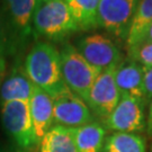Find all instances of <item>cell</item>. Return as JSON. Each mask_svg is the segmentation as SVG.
I'll use <instances>...</instances> for the list:
<instances>
[{
	"label": "cell",
	"mask_w": 152,
	"mask_h": 152,
	"mask_svg": "<svg viewBox=\"0 0 152 152\" xmlns=\"http://www.w3.org/2000/svg\"><path fill=\"white\" fill-rule=\"evenodd\" d=\"M24 70L35 87L53 98L66 89L61 72L60 51L48 42L38 41L25 58Z\"/></svg>",
	"instance_id": "cell-1"
},
{
	"label": "cell",
	"mask_w": 152,
	"mask_h": 152,
	"mask_svg": "<svg viewBox=\"0 0 152 152\" xmlns=\"http://www.w3.org/2000/svg\"><path fill=\"white\" fill-rule=\"evenodd\" d=\"M33 34L52 42H61L78 32L65 0H36L33 14Z\"/></svg>",
	"instance_id": "cell-2"
},
{
	"label": "cell",
	"mask_w": 152,
	"mask_h": 152,
	"mask_svg": "<svg viewBox=\"0 0 152 152\" xmlns=\"http://www.w3.org/2000/svg\"><path fill=\"white\" fill-rule=\"evenodd\" d=\"M60 60L65 86L87 104L92 85L102 71L88 63L70 43H64L61 48Z\"/></svg>",
	"instance_id": "cell-3"
},
{
	"label": "cell",
	"mask_w": 152,
	"mask_h": 152,
	"mask_svg": "<svg viewBox=\"0 0 152 152\" xmlns=\"http://www.w3.org/2000/svg\"><path fill=\"white\" fill-rule=\"evenodd\" d=\"M0 114L6 133L20 150L27 151L37 144L38 140L35 135L28 102L15 100L1 104Z\"/></svg>",
	"instance_id": "cell-4"
},
{
	"label": "cell",
	"mask_w": 152,
	"mask_h": 152,
	"mask_svg": "<svg viewBox=\"0 0 152 152\" xmlns=\"http://www.w3.org/2000/svg\"><path fill=\"white\" fill-rule=\"evenodd\" d=\"M139 0H100L98 6V27L121 39L129 36Z\"/></svg>",
	"instance_id": "cell-5"
},
{
	"label": "cell",
	"mask_w": 152,
	"mask_h": 152,
	"mask_svg": "<svg viewBox=\"0 0 152 152\" xmlns=\"http://www.w3.org/2000/svg\"><path fill=\"white\" fill-rule=\"evenodd\" d=\"M77 50L88 63L100 71L115 69L123 61L117 45L102 34H89L78 39Z\"/></svg>",
	"instance_id": "cell-6"
},
{
	"label": "cell",
	"mask_w": 152,
	"mask_h": 152,
	"mask_svg": "<svg viewBox=\"0 0 152 152\" xmlns=\"http://www.w3.org/2000/svg\"><path fill=\"white\" fill-rule=\"evenodd\" d=\"M115 69L102 71L92 85L87 106L98 123L105 124L121 99L115 82Z\"/></svg>",
	"instance_id": "cell-7"
},
{
	"label": "cell",
	"mask_w": 152,
	"mask_h": 152,
	"mask_svg": "<svg viewBox=\"0 0 152 152\" xmlns=\"http://www.w3.org/2000/svg\"><path fill=\"white\" fill-rule=\"evenodd\" d=\"M1 4L8 43L11 39L20 44L34 36L32 23L36 0H1Z\"/></svg>",
	"instance_id": "cell-8"
},
{
	"label": "cell",
	"mask_w": 152,
	"mask_h": 152,
	"mask_svg": "<svg viewBox=\"0 0 152 152\" xmlns=\"http://www.w3.org/2000/svg\"><path fill=\"white\" fill-rule=\"evenodd\" d=\"M54 123L64 127H80L95 122L87 104L66 88L53 97Z\"/></svg>",
	"instance_id": "cell-9"
},
{
	"label": "cell",
	"mask_w": 152,
	"mask_h": 152,
	"mask_svg": "<svg viewBox=\"0 0 152 152\" xmlns=\"http://www.w3.org/2000/svg\"><path fill=\"white\" fill-rule=\"evenodd\" d=\"M145 103L132 97H121L117 106L106 121V129L115 132H141L147 126L144 115Z\"/></svg>",
	"instance_id": "cell-10"
},
{
	"label": "cell",
	"mask_w": 152,
	"mask_h": 152,
	"mask_svg": "<svg viewBox=\"0 0 152 152\" xmlns=\"http://www.w3.org/2000/svg\"><path fill=\"white\" fill-rule=\"evenodd\" d=\"M29 113L38 143L46 132L53 126V98L41 88L34 87L29 102Z\"/></svg>",
	"instance_id": "cell-11"
},
{
	"label": "cell",
	"mask_w": 152,
	"mask_h": 152,
	"mask_svg": "<svg viewBox=\"0 0 152 152\" xmlns=\"http://www.w3.org/2000/svg\"><path fill=\"white\" fill-rule=\"evenodd\" d=\"M115 82L121 97H132L144 102L143 66L130 59L123 60L115 70Z\"/></svg>",
	"instance_id": "cell-12"
},
{
	"label": "cell",
	"mask_w": 152,
	"mask_h": 152,
	"mask_svg": "<svg viewBox=\"0 0 152 152\" xmlns=\"http://www.w3.org/2000/svg\"><path fill=\"white\" fill-rule=\"evenodd\" d=\"M34 85L27 77L24 66H16L6 77L0 88V105L8 102H29Z\"/></svg>",
	"instance_id": "cell-13"
},
{
	"label": "cell",
	"mask_w": 152,
	"mask_h": 152,
	"mask_svg": "<svg viewBox=\"0 0 152 152\" xmlns=\"http://www.w3.org/2000/svg\"><path fill=\"white\" fill-rule=\"evenodd\" d=\"M79 152H103L107 131L98 122L80 127H68Z\"/></svg>",
	"instance_id": "cell-14"
},
{
	"label": "cell",
	"mask_w": 152,
	"mask_h": 152,
	"mask_svg": "<svg viewBox=\"0 0 152 152\" xmlns=\"http://www.w3.org/2000/svg\"><path fill=\"white\" fill-rule=\"evenodd\" d=\"M100 0H65L79 31L98 28V6Z\"/></svg>",
	"instance_id": "cell-15"
},
{
	"label": "cell",
	"mask_w": 152,
	"mask_h": 152,
	"mask_svg": "<svg viewBox=\"0 0 152 152\" xmlns=\"http://www.w3.org/2000/svg\"><path fill=\"white\" fill-rule=\"evenodd\" d=\"M38 152H79L71 136L70 130L53 125L39 141Z\"/></svg>",
	"instance_id": "cell-16"
},
{
	"label": "cell",
	"mask_w": 152,
	"mask_h": 152,
	"mask_svg": "<svg viewBox=\"0 0 152 152\" xmlns=\"http://www.w3.org/2000/svg\"><path fill=\"white\" fill-rule=\"evenodd\" d=\"M103 152H147V143L139 134L116 132L106 137Z\"/></svg>",
	"instance_id": "cell-17"
},
{
	"label": "cell",
	"mask_w": 152,
	"mask_h": 152,
	"mask_svg": "<svg viewBox=\"0 0 152 152\" xmlns=\"http://www.w3.org/2000/svg\"><path fill=\"white\" fill-rule=\"evenodd\" d=\"M152 23V0H139L134 18L131 25L129 36L126 38V48L135 44L144 29Z\"/></svg>",
	"instance_id": "cell-18"
},
{
	"label": "cell",
	"mask_w": 152,
	"mask_h": 152,
	"mask_svg": "<svg viewBox=\"0 0 152 152\" xmlns=\"http://www.w3.org/2000/svg\"><path fill=\"white\" fill-rule=\"evenodd\" d=\"M127 59L134 61L143 68L152 66V43H139L126 48Z\"/></svg>",
	"instance_id": "cell-19"
},
{
	"label": "cell",
	"mask_w": 152,
	"mask_h": 152,
	"mask_svg": "<svg viewBox=\"0 0 152 152\" xmlns=\"http://www.w3.org/2000/svg\"><path fill=\"white\" fill-rule=\"evenodd\" d=\"M143 95L145 104L152 100V66L143 68Z\"/></svg>",
	"instance_id": "cell-20"
},
{
	"label": "cell",
	"mask_w": 152,
	"mask_h": 152,
	"mask_svg": "<svg viewBox=\"0 0 152 152\" xmlns=\"http://www.w3.org/2000/svg\"><path fill=\"white\" fill-rule=\"evenodd\" d=\"M8 44V35H7V27L4 15L0 9V51H5L6 45Z\"/></svg>",
	"instance_id": "cell-21"
},
{
	"label": "cell",
	"mask_w": 152,
	"mask_h": 152,
	"mask_svg": "<svg viewBox=\"0 0 152 152\" xmlns=\"http://www.w3.org/2000/svg\"><path fill=\"white\" fill-rule=\"evenodd\" d=\"M139 43H152V23L144 29V32L141 34V36L137 38L135 44H139ZM135 44H133V45H135Z\"/></svg>",
	"instance_id": "cell-22"
},
{
	"label": "cell",
	"mask_w": 152,
	"mask_h": 152,
	"mask_svg": "<svg viewBox=\"0 0 152 152\" xmlns=\"http://www.w3.org/2000/svg\"><path fill=\"white\" fill-rule=\"evenodd\" d=\"M6 56H5V51H0V88L1 85L5 80V72H6Z\"/></svg>",
	"instance_id": "cell-23"
},
{
	"label": "cell",
	"mask_w": 152,
	"mask_h": 152,
	"mask_svg": "<svg viewBox=\"0 0 152 152\" xmlns=\"http://www.w3.org/2000/svg\"><path fill=\"white\" fill-rule=\"evenodd\" d=\"M147 133L150 137H152V100L149 106V115L147 118Z\"/></svg>",
	"instance_id": "cell-24"
},
{
	"label": "cell",
	"mask_w": 152,
	"mask_h": 152,
	"mask_svg": "<svg viewBox=\"0 0 152 152\" xmlns=\"http://www.w3.org/2000/svg\"><path fill=\"white\" fill-rule=\"evenodd\" d=\"M14 152H27V151H25V150H20V149H17V150H15Z\"/></svg>",
	"instance_id": "cell-25"
},
{
	"label": "cell",
	"mask_w": 152,
	"mask_h": 152,
	"mask_svg": "<svg viewBox=\"0 0 152 152\" xmlns=\"http://www.w3.org/2000/svg\"><path fill=\"white\" fill-rule=\"evenodd\" d=\"M0 152H7V151H1V150H0Z\"/></svg>",
	"instance_id": "cell-26"
},
{
	"label": "cell",
	"mask_w": 152,
	"mask_h": 152,
	"mask_svg": "<svg viewBox=\"0 0 152 152\" xmlns=\"http://www.w3.org/2000/svg\"><path fill=\"white\" fill-rule=\"evenodd\" d=\"M151 152H152V145H151Z\"/></svg>",
	"instance_id": "cell-27"
}]
</instances>
